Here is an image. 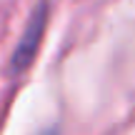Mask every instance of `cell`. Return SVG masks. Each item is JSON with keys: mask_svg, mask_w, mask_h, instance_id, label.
Masks as SVG:
<instances>
[{"mask_svg": "<svg viewBox=\"0 0 135 135\" xmlns=\"http://www.w3.org/2000/svg\"><path fill=\"white\" fill-rule=\"evenodd\" d=\"M48 18H50V0H38L28 23H25V28H23V35H20L13 55H10V68H8L10 75H20L33 65L35 55H38L40 45H43Z\"/></svg>", "mask_w": 135, "mask_h": 135, "instance_id": "obj_1", "label": "cell"}, {"mask_svg": "<svg viewBox=\"0 0 135 135\" xmlns=\"http://www.w3.org/2000/svg\"><path fill=\"white\" fill-rule=\"evenodd\" d=\"M43 135H60V130H58V128H50V130H45Z\"/></svg>", "mask_w": 135, "mask_h": 135, "instance_id": "obj_2", "label": "cell"}]
</instances>
